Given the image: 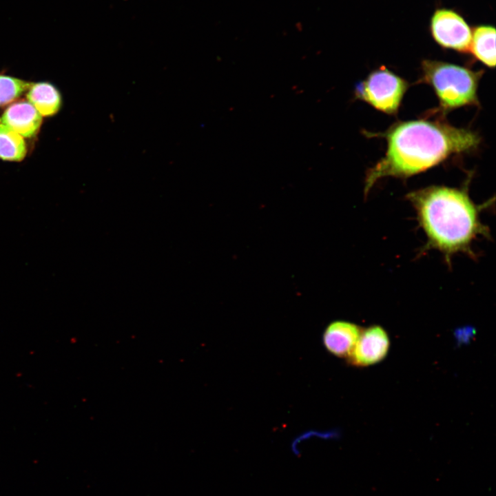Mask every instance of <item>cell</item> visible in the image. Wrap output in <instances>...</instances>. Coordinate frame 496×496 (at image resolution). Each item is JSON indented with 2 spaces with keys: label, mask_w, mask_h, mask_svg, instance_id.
I'll use <instances>...</instances> for the list:
<instances>
[{
  "label": "cell",
  "mask_w": 496,
  "mask_h": 496,
  "mask_svg": "<svg viewBox=\"0 0 496 496\" xmlns=\"http://www.w3.org/2000/svg\"><path fill=\"white\" fill-rule=\"evenodd\" d=\"M422 79L434 90L443 111L478 104L477 90L481 72L457 65L424 60Z\"/></svg>",
  "instance_id": "3957f363"
},
{
  "label": "cell",
  "mask_w": 496,
  "mask_h": 496,
  "mask_svg": "<svg viewBox=\"0 0 496 496\" xmlns=\"http://www.w3.org/2000/svg\"><path fill=\"white\" fill-rule=\"evenodd\" d=\"M41 122V115L28 101H19L10 105L0 118V123L25 138L37 134Z\"/></svg>",
  "instance_id": "ba28073f"
},
{
  "label": "cell",
  "mask_w": 496,
  "mask_h": 496,
  "mask_svg": "<svg viewBox=\"0 0 496 496\" xmlns=\"http://www.w3.org/2000/svg\"><path fill=\"white\" fill-rule=\"evenodd\" d=\"M27 148L22 136L0 123V158L20 161L26 154Z\"/></svg>",
  "instance_id": "8fae6325"
},
{
  "label": "cell",
  "mask_w": 496,
  "mask_h": 496,
  "mask_svg": "<svg viewBox=\"0 0 496 496\" xmlns=\"http://www.w3.org/2000/svg\"><path fill=\"white\" fill-rule=\"evenodd\" d=\"M360 327L347 321H334L325 329L322 342L326 349L338 358H349L360 335Z\"/></svg>",
  "instance_id": "52a82bcc"
},
{
  "label": "cell",
  "mask_w": 496,
  "mask_h": 496,
  "mask_svg": "<svg viewBox=\"0 0 496 496\" xmlns=\"http://www.w3.org/2000/svg\"><path fill=\"white\" fill-rule=\"evenodd\" d=\"M379 135L386 138L387 149L366 173L365 194L384 177L411 176L452 154L472 151L480 143L478 134L468 129L426 120L400 122Z\"/></svg>",
  "instance_id": "6da1fadb"
},
{
  "label": "cell",
  "mask_w": 496,
  "mask_h": 496,
  "mask_svg": "<svg viewBox=\"0 0 496 496\" xmlns=\"http://www.w3.org/2000/svg\"><path fill=\"white\" fill-rule=\"evenodd\" d=\"M407 86L403 79L381 67L356 85L355 94L375 109L393 114L399 108Z\"/></svg>",
  "instance_id": "277c9868"
},
{
  "label": "cell",
  "mask_w": 496,
  "mask_h": 496,
  "mask_svg": "<svg viewBox=\"0 0 496 496\" xmlns=\"http://www.w3.org/2000/svg\"><path fill=\"white\" fill-rule=\"evenodd\" d=\"M470 50L474 56L490 68L495 65V29L482 25L473 30Z\"/></svg>",
  "instance_id": "30bf717a"
},
{
  "label": "cell",
  "mask_w": 496,
  "mask_h": 496,
  "mask_svg": "<svg viewBox=\"0 0 496 496\" xmlns=\"http://www.w3.org/2000/svg\"><path fill=\"white\" fill-rule=\"evenodd\" d=\"M390 340L386 331L375 325L362 331L358 340L348 358L357 366H366L380 362L386 355Z\"/></svg>",
  "instance_id": "8992f818"
},
{
  "label": "cell",
  "mask_w": 496,
  "mask_h": 496,
  "mask_svg": "<svg viewBox=\"0 0 496 496\" xmlns=\"http://www.w3.org/2000/svg\"><path fill=\"white\" fill-rule=\"evenodd\" d=\"M431 32L441 46L462 52L470 50L472 32L465 20L448 9L437 10L431 19Z\"/></svg>",
  "instance_id": "5b68a950"
},
{
  "label": "cell",
  "mask_w": 496,
  "mask_h": 496,
  "mask_svg": "<svg viewBox=\"0 0 496 496\" xmlns=\"http://www.w3.org/2000/svg\"><path fill=\"white\" fill-rule=\"evenodd\" d=\"M31 85L23 80L0 74V106L14 101L28 90Z\"/></svg>",
  "instance_id": "7c38bea8"
},
{
  "label": "cell",
  "mask_w": 496,
  "mask_h": 496,
  "mask_svg": "<svg viewBox=\"0 0 496 496\" xmlns=\"http://www.w3.org/2000/svg\"><path fill=\"white\" fill-rule=\"evenodd\" d=\"M428 247L440 251L449 260L457 252L471 253V245L479 236H488L476 206L463 189L431 186L407 195Z\"/></svg>",
  "instance_id": "7a4b0ae2"
},
{
  "label": "cell",
  "mask_w": 496,
  "mask_h": 496,
  "mask_svg": "<svg viewBox=\"0 0 496 496\" xmlns=\"http://www.w3.org/2000/svg\"><path fill=\"white\" fill-rule=\"evenodd\" d=\"M28 102L44 116L56 114L61 106L59 91L50 83L32 84L27 93Z\"/></svg>",
  "instance_id": "9c48e42d"
}]
</instances>
